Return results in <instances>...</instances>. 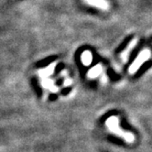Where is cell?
I'll use <instances>...</instances> for the list:
<instances>
[{
  "label": "cell",
  "instance_id": "obj_5",
  "mask_svg": "<svg viewBox=\"0 0 152 152\" xmlns=\"http://www.w3.org/2000/svg\"><path fill=\"white\" fill-rule=\"evenodd\" d=\"M103 72V66L102 64H97L95 66H94L87 73V76L91 79H94L96 77H98V76Z\"/></svg>",
  "mask_w": 152,
  "mask_h": 152
},
{
  "label": "cell",
  "instance_id": "obj_3",
  "mask_svg": "<svg viewBox=\"0 0 152 152\" xmlns=\"http://www.w3.org/2000/svg\"><path fill=\"white\" fill-rule=\"evenodd\" d=\"M137 43V39L131 40L129 44L127 45V47L125 49V50L121 53V59H122L123 62H126L127 61L128 57H129V54H130V52H131V50L136 47Z\"/></svg>",
  "mask_w": 152,
  "mask_h": 152
},
{
  "label": "cell",
  "instance_id": "obj_1",
  "mask_svg": "<svg viewBox=\"0 0 152 152\" xmlns=\"http://www.w3.org/2000/svg\"><path fill=\"white\" fill-rule=\"evenodd\" d=\"M106 126L110 130V132L118 137H123L126 142L132 143L135 141V136L133 134L124 131L123 129L120 128V126H119V119L116 116H110L106 120Z\"/></svg>",
  "mask_w": 152,
  "mask_h": 152
},
{
  "label": "cell",
  "instance_id": "obj_4",
  "mask_svg": "<svg viewBox=\"0 0 152 152\" xmlns=\"http://www.w3.org/2000/svg\"><path fill=\"white\" fill-rule=\"evenodd\" d=\"M85 2L88 5L98 7L102 10H107L109 8V4L106 0H85Z\"/></svg>",
  "mask_w": 152,
  "mask_h": 152
},
{
  "label": "cell",
  "instance_id": "obj_6",
  "mask_svg": "<svg viewBox=\"0 0 152 152\" xmlns=\"http://www.w3.org/2000/svg\"><path fill=\"white\" fill-rule=\"evenodd\" d=\"M92 61H93V55L91 51L89 50H85L83 54H82V61L83 63L85 65V66H88L92 63Z\"/></svg>",
  "mask_w": 152,
  "mask_h": 152
},
{
  "label": "cell",
  "instance_id": "obj_2",
  "mask_svg": "<svg viewBox=\"0 0 152 152\" xmlns=\"http://www.w3.org/2000/svg\"><path fill=\"white\" fill-rule=\"evenodd\" d=\"M150 58V50L148 49H145L144 50L141 51L137 57L136 58V60L133 61V63L130 65L129 67V73L130 74H134L137 72V71L141 67L144 62H146L148 59Z\"/></svg>",
  "mask_w": 152,
  "mask_h": 152
},
{
  "label": "cell",
  "instance_id": "obj_7",
  "mask_svg": "<svg viewBox=\"0 0 152 152\" xmlns=\"http://www.w3.org/2000/svg\"><path fill=\"white\" fill-rule=\"evenodd\" d=\"M54 67H55V64H50V66H49L48 68L41 70V71L39 72V74L42 75V76H44V77H47V76L50 75V74L53 72Z\"/></svg>",
  "mask_w": 152,
  "mask_h": 152
}]
</instances>
